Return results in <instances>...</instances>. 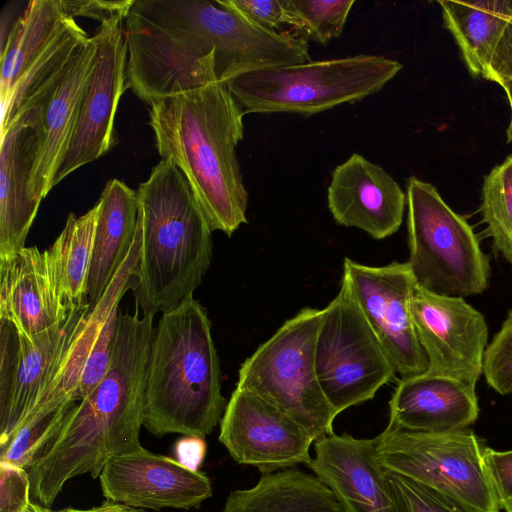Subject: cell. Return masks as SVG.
<instances>
[{
  "instance_id": "41",
  "label": "cell",
  "mask_w": 512,
  "mask_h": 512,
  "mask_svg": "<svg viewBox=\"0 0 512 512\" xmlns=\"http://www.w3.org/2000/svg\"><path fill=\"white\" fill-rule=\"evenodd\" d=\"M500 86L504 89V91L507 95V99L509 101L510 110H511V118H510L508 128L506 130V142L511 143L512 142V81L504 82Z\"/></svg>"
},
{
  "instance_id": "16",
  "label": "cell",
  "mask_w": 512,
  "mask_h": 512,
  "mask_svg": "<svg viewBox=\"0 0 512 512\" xmlns=\"http://www.w3.org/2000/svg\"><path fill=\"white\" fill-rule=\"evenodd\" d=\"M327 204L338 225L358 228L380 240L400 228L406 192L381 166L353 153L333 170Z\"/></svg>"
},
{
  "instance_id": "19",
  "label": "cell",
  "mask_w": 512,
  "mask_h": 512,
  "mask_svg": "<svg viewBox=\"0 0 512 512\" xmlns=\"http://www.w3.org/2000/svg\"><path fill=\"white\" fill-rule=\"evenodd\" d=\"M89 311V303L76 306L53 328L31 337L19 333L11 395L0 408V446L10 439L56 379Z\"/></svg>"
},
{
  "instance_id": "36",
  "label": "cell",
  "mask_w": 512,
  "mask_h": 512,
  "mask_svg": "<svg viewBox=\"0 0 512 512\" xmlns=\"http://www.w3.org/2000/svg\"><path fill=\"white\" fill-rule=\"evenodd\" d=\"M484 465L500 509L512 512V450H483Z\"/></svg>"
},
{
  "instance_id": "8",
  "label": "cell",
  "mask_w": 512,
  "mask_h": 512,
  "mask_svg": "<svg viewBox=\"0 0 512 512\" xmlns=\"http://www.w3.org/2000/svg\"><path fill=\"white\" fill-rule=\"evenodd\" d=\"M322 309L303 308L241 365L236 387L271 403L314 440L333 433L337 416L320 387L314 361Z\"/></svg>"
},
{
  "instance_id": "17",
  "label": "cell",
  "mask_w": 512,
  "mask_h": 512,
  "mask_svg": "<svg viewBox=\"0 0 512 512\" xmlns=\"http://www.w3.org/2000/svg\"><path fill=\"white\" fill-rule=\"evenodd\" d=\"M43 137L39 106L25 111L1 136L0 257L16 253L25 242L40 202L30 182Z\"/></svg>"
},
{
  "instance_id": "30",
  "label": "cell",
  "mask_w": 512,
  "mask_h": 512,
  "mask_svg": "<svg viewBox=\"0 0 512 512\" xmlns=\"http://www.w3.org/2000/svg\"><path fill=\"white\" fill-rule=\"evenodd\" d=\"M480 211L494 249L512 264V155L484 177Z\"/></svg>"
},
{
  "instance_id": "13",
  "label": "cell",
  "mask_w": 512,
  "mask_h": 512,
  "mask_svg": "<svg viewBox=\"0 0 512 512\" xmlns=\"http://www.w3.org/2000/svg\"><path fill=\"white\" fill-rule=\"evenodd\" d=\"M412 315L427 356V372L475 388L488 345V325L481 312L462 297L433 293L416 285Z\"/></svg>"
},
{
  "instance_id": "22",
  "label": "cell",
  "mask_w": 512,
  "mask_h": 512,
  "mask_svg": "<svg viewBox=\"0 0 512 512\" xmlns=\"http://www.w3.org/2000/svg\"><path fill=\"white\" fill-rule=\"evenodd\" d=\"M95 53L96 46L91 36L79 47L68 72L56 89L39 105L43 137L30 182V194L40 203L52 189L53 177L68 147Z\"/></svg>"
},
{
  "instance_id": "6",
  "label": "cell",
  "mask_w": 512,
  "mask_h": 512,
  "mask_svg": "<svg viewBox=\"0 0 512 512\" xmlns=\"http://www.w3.org/2000/svg\"><path fill=\"white\" fill-rule=\"evenodd\" d=\"M402 68L382 55L358 54L258 70L226 85L245 114L310 116L379 92Z\"/></svg>"
},
{
  "instance_id": "34",
  "label": "cell",
  "mask_w": 512,
  "mask_h": 512,
  "mask_svg": "<svg viewBox=\"0 0 512 512\" xmlns=\"http://www.w3.org/2000/svg\"><path fill=\"white\" fill-rule=\"evenodd\" d=\"M31 497L29 471L0 461V512H24Z\"/></svg>"
},
{
  "instance_id": "27",
  "label": "cell",
  "mask_w": 512,
  "mask_h": 512,
  "mask_svg": "<svg viewBox=\"0 0 512 512\" xmlns=\"http://www.w3.org/2000/svg\"><path fill=\"white\" fill-rule=\"evenodd\" d=\"M89 38L70 18L47 49L21 77L10 98L1 104V134L25 111L42 104L68 72L79 47Z\"/></svg>"
},
{
  "instance_id": "9",
  "label": "cell",
  "mask_w": 512,
  "mask_h": 512,
  "mask_svg": "<svg viewBox=\"0 0 512 512\" xmlns=\"http://www.w3.org/2000/svg\"><path fill=\"white\" fill-rule=\"evenodd\" d=\"M375 439L376 458L384 470L434 489L468 512H500L484 465V447L470 429L427 433L388 423Z\"/></svg>"
},
{
  "instance_id": "12",
  "label": "cell",
  "mask_w": 512,
  "mask_h": 512,
  "mask_svg": "<svg viewBox=\"0 0 512 512\" xmlns=\"http://www.w3.org/2000/svg\"><path fill=\"white\" fill-rule=\"evenodd\" d=\"M124 17L110 18L92 38L94 64L84 86L68 147L53 177L51 188L76 169L108 152L114 144V119L127 84V45Z\"/></svg>"
},
{
  "instance_id": "25",
  "label": "cell",
  "mask_w": 512,
  "mask_h": 512,
  "mask_svg": "<svg viewBox=\"0 0 512 512\" xmlns=\"http://www.w3.org/2000/svg\"><path fill=\"white\" fill-rule=\"evenodd\" d=\"M70 18L61 0H32L28 3L1 44V104L8 101L21 77Z\"/></svg>"
},
{
  "instance_id": "39",
  "label": "cell",
  "mask_w": 512,
  "mask_h": 512,
  "mask_svg": "<svg viewBox=\"0 0 512 512\" xmlns=\"http://www.w3.org/2000/svg\"><path fill=\"white\" fill-rule=\"evenodd\" d=\"M206 450L204 438L196 435H185L175 444L177 461L194 471H198L205 457Z\"/></svg>"
},
{
  "instance_id": "3",
  "label": "cell",
  "mask_w": 512,
  "mask_h": 512,
  "mask_svg": "<svg viewBox=\"0 0 512 512\" xmlns=\"http://www.w3.org/2000/svg\"><path fill=\"white\" fill-rule=\"evenodd\" d=\"M137 192L141 245L131 289L144 315L164 313L202 283L212 230L183 173L161 159Z\"/></svg>"
},
{
  "instance_id": "11",
  "label": "cell",
  "mask_w": 512,
  "mask_h": 512,
  "mask_svg": "<svg viewBox=\"0 0 512 512\" xmlns=\"http://www.w3.org/2000/svg\"><path fill=\"white\" fill-rule=\"evenodd\" d=\"M403 378L426 373L427 356L418 340L412 299L416 282L407 262L367 266L345 258L341 282Z\"/></svg>"
},
{
  "instance_id": "23",
  "label": "cell",
  "mask_w": 512,
  "mask_h": 512,
  "mask_svg": "<svg viewBox=\"0 0 512 512\" xmlns=\"http://www.w3.org/2000/svg\"><path fill=\"white\" fill-rule=\"evenodd\" d=\"M98 205L87 282L90 309L100 301L133 246L139 220L137 192L118 179L107 182Z\"/></svg>"
},
{
  "instance_id": "18",
  "label": "cell",
  "mask_w": 512,
  "mask_h": 512,
  "mask_svg": "<svg viewBox=\"0 0 512 512\" xmlns=\"http://www.w3.org/2000/svg\"><path fill=\"white\" fill-rule=\"evenodd\" d=\"M376 439L334 432L315 441L307 466L335 494L346 512H396Z\"/></svg>"
},
{
  "instance_id": "42",
  "label": "cell",
  "mask_w": 512,
  "mask_h": 512,
  "mask_svg": "<svg viewBox=\"0 0 512 512\" xmlns=\"http://www.w3.org/2000/svg\"><path fill=\"white\" fill-rule=\"evenodd\" d=\"M24 512H41L40 505L31 502Z\"/></svg>"
},
{
  "instance_id": "29",
  "label": "cell",
  "mask_w": 512,
  "mask_h": 512,
  "mask_svg": "<svg viewBox=\"0 0 512 512\" xmlns=\"http://www.w3.org/2000/svg\"><path fill=\"white\" fill-rule=\"evenodd\" d=\"M77 402L35 408L10 439L0 446V461L29 470L59 433L64 420Z\"/></svg>"
},
{
  "instance_id": "26",
  "label": "cell",
  "mask_w": 512,
  "mask_h": 512,
  "mask_svg": "<svg viewBox=\"0 0 512 512\" xmlns=\"http://www.w3.org/2000/svg\"><path fill=\"white\" fill-rule=\"evenodd\" d=\"M444 26L454 37L465 65L474 77H484L496 44L512 19V1L441 0Z\"/></svg>"
},
{
  "instance_id": "1",
  "label": "cell",
  "mask_w": 512,
  "mask_h": 512,
  "mask_svg": "<svg viewBox=\"0 0 512 512\" xmlns=\"http://www.w3.org/2000/svg\"><path fill=\"white\" fill-rule=\"evenodd\" d=\"M127 84L153 101L272 67L279 35L207 0H134L125 19Z\"/></svg>"
},
{
  "instance_id": "7",
  "label": "cell",
  "mask_w": 512,
  "mask_h": 512,
  "mask_svg": "<svg viewBox=\"0 0 512 512\" xmlns=\"http://www.w3.org/2000/svg\"><path fill=\"white\" fill-rule=\"evenodd\" d=\"M407 261L416 285L455 297L481 294L490 277V260L467 220L436 187L415 176L406 183Z\"/></svg>"
},
{
  "instance_id": "5",
  "label": "cell",
  "mask_w": 512,
  "mask_h": 512,
  "mask_svg": "<svg viewBox=\"0 0 512 512\" xmlns=\"http://www.w3.org/2000/svg\"><path fill=\"white\" fill-rule=\"evenodd\" d=\"M144 395L140 374L111 365L95 389L71 408L59 433L28 470L31 497L50 508L71 478H97L113 457L142 449Z\"/></svg>"
},
{
  "instance_id": "15",
  "label": "cell",
  "mask_w": 512,
  "mask_h": 512,
  "mask_svg": "<svg viewBox=\"0 0 512 512\" xmlns=\"http://www.w3.org/2000/svg\"><path fill=\"white\" fill-rule=\"evenodd\" d=\"M99 478L106 499L140 509L198 508L212 495L205 473L145 448L113 457Z\"/></svg>"
},
{
  "instance_id": "28",
  "label": "cell",
  "mask_w": 512,
  "mask_h": 512,
  "mask_svg": "<svg viewBox=\"0 0 512 512\" xmlns=\"http://www.w3.org/2000/svg\"><path fill=\"white\" fill-rule=\"evenodd\" d=\"M97 216V204L80 217L70 213L62 232L46 250L57 290L69 308L88 303L87 282Z\"/></svg>"
},
{
  "instance_id": "14",
  "label": "cell",
  "mask_w": 512,
  "mask_h": 512,
  "mask_svg": "<svg viewBox=\"0 0 512 512\" xmlns=\"http://www.w3.org/2000/svg\"><path fill=\"white\" fill-rule=\"evenodd\" d=\"M219 441L235 461L252 465L262 474L307 465L314 442L283 411L237 387L220 421Z\"/></svg>"
},
{
  "instance_id": "24",
  "label": "cell",
  "mask_w": 512,
  "mask_h": 512,
  "mask_svg": "<svg viewBox=\"0 0 512 512\" xmlns=\"http://www.w3.org/2000/svg\"><path fill=\"white\" fill-rule=\"evenodd\" d=\"M223 512H346L317 476L293 467L261 475L251 488L231 491Z\"/></svg>"
},
{
  "instance_id": "38",
  "label": "cell",
  "mask_w": 512,
  "mask_h": 512,
  "mask_svg": "<svg viewBox=\"0 0 512 512\" xmlns=\"http://www.w3.org/2000/svg\"><path fill=\"white\" fill-rule=\"evenodd\" d=\"M483 78L499 85L512 81V19L496 44Z\"/></svg>"
},
{
  "instance_id": "10",
  "label": "cell",
  "mask_w": 512,
  "mask_h": 512,
  "mask_svg": "<svg viewBox=\"0 0 512 512\" xmlns=\"http://www.w3.org/2000/svg\"><path fill=\"white\" fill-rule=\"evenodd\" d=\"M314 361L322 392L336 415L374 398L396 374L342 283L337 296L322 309Z\"/></svg>"
},
{
  "instance_id": "4",
  "label": "cell",
  "mask_w": 512,
  "mask_h": 512,
  "mask_svg": "<svg viewBox=\"0 0 512 512\" xmlns=\"http://www.w3.org/2000/svg\"><path fill=\"white\" fill-rule=\"evenodd\" d=\"M205 308L193 297L162 313L154 328L144 396L143 426L153 435L205 438L227 406Z\"/></svg>"
},
{
  "instance_id": "31",
  "label": "cell",
  "mask_w": 512,
  "mask_h": 512,
  "mask_svg": "<svg viewBox=\"0 0 512 512\" xmlns=\"http://www.w3.org/2000/svg\"><path fill=\"white\" fill-rule=\"evenodd\" d=\"M354 0H284L287 24L305 40L326 44L342 34Z\"/></svg>"
},
{
  "instance_id": "40",
  "label": "cell",
  "mask_w": 512,
  "mask_h": 512,
  "mask_svg": "<svg viewBox=\"0 0 512 512\" xmlns=\"http://www.w3.org/2000/svg\"><path fill=\"white\" fill-rule=\"evenodd\" d=\"M41 512H146L144 509L131 507L122 503L106 499L99 506L90 509L64 508L60 510H51L40 505Z\"/></svg>"
},
{
  "instance_id": "20",
  "label": "cell",
  "mask_w": 512,
  "mask_h": 512,
  "mask_svg": "<svg viewBox=\"0 0 512 512\" xmlns=\"http://www.w3.org/2000/svg\"><path fill=\"white\" fill-rule=\"evenodd\" d=\"M71 309L59 295L46 250L24 247L0 257V319L20 334L31 337L53 328Z\"/></svg>"
},
{
  "instance_id": "2",
  "label": "cell",
  "mask_w": 512,
  "mask_h": 512,
  "mask_svg": "<svg viewBox=\"0 0 512 512\" xmlns=\"http://www.w3.org/2000/svg\"><path fill=\"white\" fill-rule=\"evenodd\" d=\"M149 106L159 155L183 173L211 230L231 236L247 223L248 192L236 155L243 108L221 82Z\"/></svg>"
},
{
  "instance_id": "33",
  "label": "cell",
  "mask_w": 512,
  "mask_h": 512,
  "mask_svg": "<svg viewBox=\"0 0 512 512\" xmlns=\"http://www.w3.org/2000/svg\"><path fill=\"white\" fill-rule=\"evenodd\" d=\"M487 384L501 395L512 394V310L487 345L483 361Z\"/></svg>"
},
{
  "instance_id": "21",
  "label": "cell",
  "mask_w": 512,
  "mask_h": 512,
  "mask_svg": "<svg viewBox=\"0 0 512 512\" xmlns=\"http://www.w3.org/2000/svg\"><path fill=\"white\" fill-rule=\"evenodd\" d=\"M389 409V424L427 433L467 429L479 415L475 388L429 372L401 379Z\"/></svg>"
},
{
  "instance_id": "35",
  "label": "cell",
  "mask_w": 512,
  "mask_h": 512,
  "mask_svg": "<svg viewBox=\"0 0 512 512\" xmlns=\"http://www.w3.org/2000/svg\"><path fill=\"white\" fill-rule=\"evenodd\" d=\"M217 2L253 25L276 31L287 24L284 0H224Z\"/></svg>"
},
{
  "instance_id": "32",
  "label": "cell",
  "mask_w": 512,
  "mask_h": 512,
  "mask_svg": "<svg viewBox=\"0 0 512 512\" xmlns=\"http://www.w3.org/2000/svg\"><path fill=\"white\" fill-rule=\"evenodd\" d=\"M386 477L396 512H468L450 497L410 478L389 471Z\"/></svg>"
},
{
  "instance_id": "37",
  "label": "cell",
  "mask_w": 512,
  "mask_h": 512,
  "mask_svg": "<svg viewBox=\"0 0 512 512\" xmlns=\"http://www.w3.org/2000/svg\"><path fill=\"white\" fill-rule=\"evenodd\" d=\"M134 0H61L66 14L75 17H87L98 20L100 23L113 18L126 19Z\"/></svg>"
}]
</instances>
